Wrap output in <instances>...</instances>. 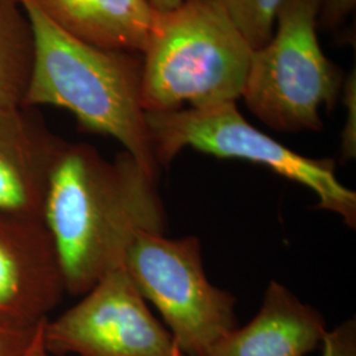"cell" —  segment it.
Segmentation results:
<instances>
[{
	"label": "cell",
	"mask_w": 356,
	"mask_h": 356,
	"mask_svg": "<svg viewBox=\"0 0 356 356\" xmlns=\"http://www.w3.org/2000/svg\"><path fill=\"white\" fill-rule=\"evenodd\" d=\"M31 108L0 111V211L42 218L51 169L67 143Z\"/></svg>",
	"instance_id": "9"
},
{
	"label": "cell",
	"mask_w": 356,
	"mask_h": 356,
	"mask_svg": "<svg viewBox=\"0 0 356 356\" xmlns=\"http://www.w3.org/2000/svg\"><path fill=\"white\" fill-rule=\"evenodd\" d=\"M327 331L317 309L270 281L254 319L229 331L209 356H306L322 344Z\"/></svg>",
	"instance_id": "10"
},
{
	"label": "cell",
	"mask_w": 356,
	"mask_h": 356,
	"mask_svg": "<svg viewBox=\"0 0 356 356\" xmlns=\"http://www.w3.org/2000/svg\"><path fill=\"white\" fill-rule=\"evenodd\" d=\"M66 293L42 218L0 211V321L36 325Z\"/></svg>",
	"instance_id": "8"
},
{
	"label": "cell",
	"mask_w": 356,
	"mask_h": 356,
	"mask_svg": "<svg viewBox=\"0 0 356 356\" xmlns=\"http://www.w3.org/2000/svg\"><path fill=\"white\" fill-rule=\"evenodd\" d=\"M321 356H356V321L347 319L327 331L322 341Z\"/></svg>",
	"instance_id": "16"
},
{
	"label": "cell",
	"mask_w": 356,
	"mask_h": 356,
	"mask_svg": "<svg viewBox=\"0 0 356 356\" xmlns=\"http://www.w3.org/2000/svg\"><path fill=\"white\" fill-rule=\"evenodd\" d=\"M24 356H51L44 343V326H41V329L38 330L35 341L32 342L29 350L26 351Z\"/></svg>",
	"instance_id": "18"
},
{
	"label": "cell",
	"mask_w": 356,
	"mask_h": 356,
	"mask_svg": "<svg viewBox=\"0 0 356 356\" xmlns=\"http://www.w3.org/2000/svg\"><path fill=\"white\" fill-rule=\"evenodd\" d=\"M157 165H169L185 148L220 159L245 160L314 191L317 207L356 227V193L344 186L332 159H312L272 139L248 123L236 102L170 113H147Z\"/></svg>",
	"instance_id": "5"
},
{
	"label": "cell",
	"mask_w": 356,
	"mask_h": 356,
	"mask_svg": "<svg viewBox=\"0 0 356 356\" xmlns=\"http://www.w3.org/2000/svg\"><path fill=\"white\" fill-rule=\"evenodd\" d=\"M185 0H149L154 13H163L173 11L181 6Z\"/></svg>",
	"instance_id": "19"
},
{
	"label": "cell",
	"mask_w": 356,
	"mask_h": 356,
	"mask_svg": "<svg viewBox=\"0 0 356 356\" xmlns=\"http://www.w3.org/2000/svg\"><path fill=\"white\" fill-rule=\"evenodd\" d=\"M285 0H219L231 22L252 51L267 45L276 16Z\"/></svg>",
	"instance_id": "13"
},
{
	"label": "cell",
	"mask_w": 356,
	"mask_h": 356,
	"mask_svg": "<svg viewBox=\"0 0 356 356\" xmlns=\"http://www.w3.org/2000/svg\"><path fill=\"white\" fill-rule=\"evenodd\" d=\"M124 267L184 355L209 356L238 327L236 298L207 279L197 236L169 239L164 232L140 231L128 247Z\"/></svg>",
	"instance_id": "6"
},
{
	"label": "cell",
	"mask_w": 356,
	"mask_h": 356,
	"mask_svg": "<svg viewBox=\"0 0 356 356\" xmlns=\"http://www.w3.org/2000/svg\"><path fill=\"white\" fill-rule=\"evenodd\" d=\"M67 35L86 44L143 54L156 13L149 0H31Z\"/></svg>",
	"instance_id": "11"
},
{
	"label": "cell",
	"mask_w": 356,
	"mask_h": 356,
	"mask_svg": "<svg viewBox=\"0 0 356 356\" xmlns=\"http://www.w3.org/2000/svg\"><path fill=\"white\" fill-rule=\"evenodd\" d=\"M35 35V63L24 107L54 106L76 116L86 132L119 141L148 177L157 165L141 103L143 54L86 44L22 0Z\"/></svg>",
	"instance_id": "2"
},
{
	"label": "cell",
	"mask_w": 356,
	"mask_h": 356,
	"mask_svg": "<svg viewBox=\"0 0 356 356\" xmlns=\"http://www.w3.org/2000/svg\"><path fill=\"white\" fill-rule=\"evenodd\" d=\"M45 321L36 325L0 321V356L26 355Z\"/></svg>",
	"instance_id": "14"
},
{
	"label": "cell",
	"mask_w": 356,
	"mask_h": 356,
	"mask_svg": "<svg viewBox=\"0 0 356 356\" xmlns=\"http://www.w3.org/2000/svg\"><path fill=\"white\" fill-rule=\"evenodd\" d=\"M356 0H322L318 26L326 31H335L355 10Z\"/></svg>",
	"instance_id": "17"
},
{
	"label": "cell",
	"mask_w": 356,
	"mask_h": 356,
	"mask_svg": "<svg viewBox=\"0 0 356 356\" xmlns=\"http://www.w3.org/2000/svg\"><path fill=\"white\" fill-rule=\"evenodd\" d=\"M347 107V120L341 134V152L343 160H355L356 157V81L355 72L344 78L342 94Z\"/></svg>",
	"instance_id": "15"
},
{
	"label": "cell",
	"mask_w": 356,
	"mask_h": 356,
	"mask_svg": "<svg viewBox=\"0 0 356 356\" xmlns=\"http://www.w3.org/2000/svg\"><path fill=\"white\" fill-rule=\"evenodd\" d=\"M322 0H285L277 29L252 51L242 97L268 127L280 132L321 131L319 110L335 107L343 74L323 54L317 28Z\"/></svg>",
	"instance_id": "4"
},
{
	"label": "cell",
	"mask_w": 356,
	"mask_h": 356,
	"mask_svg": "<svg viewBox=\"0 0 356 356\" xmlns=\"http://www.w3.org/2000/svg\"><path fill=\"white\" fill-rule=\"evenodd\" d=\"M44 343L56 356H185L124 266L107 272L61 316L47 319Z\"/></svg>",
	"instance_id": "7"
},
{
	"label": "cell",
	"mask_w": 356,
	"mask_h": 356,
	"mask_svg": "<svg viewBox=\"0 0 356 356\" xmlns=\"http://www.w3.org/2000/svg\"><path fill=\"white\" fill-rule=\"evenodd\" d=\"M252 51L219 0H185L173 11L156 13L143 53L144 111L236 102Z\"/></svg>",
	"instance_id": "3"
},
{
	"label": "cell",
	"mask_w": 356,
	"mask_h": 356,
	"mask_svg": "<svg viewBox=\"0 0 356 356\" xmlns=\"http://www.w3.org/2000/svg\"><path fill=\"white\" fill-rule=\"evenodd\" d=\"M35 35L22 0H0V111L24 107Z\"/></svg>",
	"instance_id": "12"
},
{
	"label": "cell",
	"mask_w": 356,
	"mask_h": 356,
	"mask_svg": "<svg viewBox=\"0 0 356 356\" xmlns=\"http://www.w3.org/2000/svg\"><path fill=\"white\" fill-rule=\"evenodd\" d=\"M64 277L81 297L124 266L138 232L165 229V210L136 160L123 151L107 161L89 144H69L51 169L42 209Z\"/></svg>",
	"instance_id": "1"
}]
</instances>
